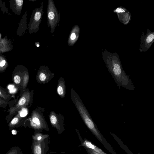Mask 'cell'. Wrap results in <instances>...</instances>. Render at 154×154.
Instances as JSON below:
<instances>
[{
	"label": "cell",
	"instance_id": "obj_10",
	"mask_svg": "<svg viewBox=\"0 0 154 154\" xmlns=\"http://www.w3.org/2000/svg\"><path fill=\"white\" fill-rule=\"evenodd\" d=\"M113 12L117 14L119 20L124 25L127 24L131 20L130 12L123 7L120 6L117 7Z\"/></svg>",
	"mask_w": 154,
	"mask_h": 154
},
{
	"label": "cell",
	"instance_id": "obj_18",
	"mask_svg": "<svg viewBox=\"0 0 154 154\" xmlns=\"http://www.w3.org/2000/svg\"><path fill=\"white\" fill-rule=\"evenodd\" d=\"M6 154H23L21 149L18 146L11 147Z\"/></svg>",
	"mask_w": 154,
	"mask_h": 154
},
{
	"label": "cell",
	"instance_id": "obj_9",
	"mask_svg": "<svg viewBox=\"0 0 154 154\" xmlns=\"http://www.w3.org/2000/svg\"><path fill=\"white\" fill-rule=\"evenodd\" d=\"M54 76V74L48 66L42 65L40 66L38 70L36 79L38 83L45 84L48 82Z\"/></svg>",
	"mask_w": 154,
	"mask_h": 154
},
{
	"label": "cell",
	"instance_id": "obj_7",
	"mask_svg": "<svg viewBox=\"0 0 154 154\" xmlns=\"http://www.w3.org/2000/svg\"><path fill=\"white\" fill-rule=\"evenodd\" d=\"M51 125L61 134L64 131V117L61 114L56 113L54 111L50 112L49 116Z\"/></svg>",
	"mask_w": 154,
	"mask_h": 154
},
{
	"label": "cell",
	"instance_id": "obj_23",
	"mask_svg": "<svg viewBox=\"0 0 154 154\" xmlns=\"http://www.w3.org/2000/svg\"><path fill=\"white\" fill-rule=\"evenodd\" d=\"M7 104L0 102V106L2 107L3 106H5Z\"/></svg>",
	"mask_w": 154,
	"mask_h": 154
},
{
	"label": "cell",
	"instance_id": "obj_19",
	"mask_svg": "<svg viewBox=\"0 0 154 154\" xmlns=\"http://www.w3.org/2000/svg\"><path fill=\"white\" fill-rule=\"evenodd\" d=\"M88 154H100L88 148L85 147Z\"/></svg>",
	"mask_w": 154,
	"mask_h": 154
},
{
	"label": "cell",
	"instance_id": "obj_11",
	"mask_svg": "<svg viewBox=\"0 0 154 154\" xmlns=\"http://www.w3.org/2000/svg\"><path fill=\"white\" fill-rule=\"evenodd\" d=\"M43 2H42L40 6L35 10L33 19V29L35 32H38L40 25L41 22L43 15Z\"/></svg>",
	"mask_w": 154,
	"mask_h": 154
},
{
	"label": "cell",
	"instance_id": "obj_20",
	"mask_svg": "<svg viewBox=\"0 0 154 154\" xmlns=\"http://www.w3.org/2000/svg\"><path fill=\"white\" fill-rule=\"evenodd\" d=\"M16 2L17 5L19 6H21L23 4V0H16Z\"/></svg>",
	"mask_w": 154,
	"mask_h": 154
},
{
	"label": "cell",
	"instance_id": "obj_4",
	"mask_svg": "<svg viewBox=\"0 0 154 154\" xmlns=\"http://www.w3.org/2000/svg\"><path fill=\"white\" fill-rule=\"evenodd\" d=\"M47 25L50 27L51 32H53L58 24L60 19V14L57 11L53 0L48 1L47 11Z\"/></svg>",
	"mask_w": 154,
	"mask_h": 154
},
{
	"label": "cell",
	"instance_id": "obj_6",
	"mask_svg": "<svg viewBox=\"0 0 154 154\" xmlns=\"http://www.w3.org/2000/svg\"><path fill=\"white\" fill-rule=\"evenodd\" d=\"M49 136L40 140H32V154H47L49 149Z\"/></svg>",
	"mask_w": 154,
	"mask_h": 154
},
{
	"label": "cell",
	"instance_id": "obj_3",
	"mask_svg": "<svg viewBox=\"0 0 154 154\" xmlns=\"http://www.w3.org/2000/svg\"><path fill=\"white\" fill-rule=\"evenodd\" d=\"M42 109L38 107L32 112L29 119V127L34 130L47 131L49 128L42 113Z\"/></svg>",
	"mask_w": 154,
	"mask_h": 154
},
{
	"label": "cell",
	"instance_id": "obj_12",
	"mask_svg": "<svg viewBox=\"0 0 154 154\" xmlns=\"http://www.w3.org/2000/svg\"><path fill=\"white\" fill-rule=\"evenodd\" d=\"M29 75L28 73L24 75H14L13 77L14 83L18 88H25L28 82Z\"/></svg>",
	"mask_w": 154,
	"mask_h": 154
},
{
	"label": "cell",
	"instance_id": "obj_2",
	"mask_svg": "<svg viewBox=\"0 0 154 154\" xmlns=\"http://www.w3.org/2000/svg\"><path fill=\"white\" fill-rule=\"evenodd\" d=\"M70 93L72 100L85 125L100 141L103 142L101 136L79 95L72 88Z\"/></svg>",
	"mask_w": 154,
	"mask_h": 154
},
{
	"label": "cell",
	"instance_id": "obj_8",
	"mask_svg": "<svg viewBox=\"0 0 154 154\" xmlns=\"http://www.w3.org/2000/svg\"><path fill=\"white\" fill-rule=\"evenodd\" d=\"M154 42V32L151 31L147 29L146 35L142 32L140 39L139 50L141 52H144L148 51Z\"/></svg>",
	"mask_w": 154,
	"mask_h": 154
},
{
	"label": "cell",
	"instance_id": "obj_15",
	"mask_svg": "<svg viewBox=\"0 0 154 154\" xmlns=\"http://www.w3.org/2000/svg\"><path fill=\"white\" fill-rule=\"evenodd\" d=\"M57 92L61 98L65 97L66 94V88L65 80L62 77H60L58 82Z\"/></svg>",
	"mask_w": 154,
	"mask_h": 154
},
{
	"label": "cell",
	"instance_id": "obj_13",
	"mask_svg": "<svg viewBox=\"0 0 154 154\" xmlns=\"http://www.w3.org/2000/svg\"><path fill=\"white\" fill-rule=\"evenodd\" d=\"M80 33V28L77 25L72 27L69 36L67 43L69 46L73 45L78 40Z\"/></svg>",
	"mask_w": 154,
	"mask_h": 154
},
{
	"label": "cell",
	"instance_id": "obj_5",
	"mask_svg": "<svg viewBox=\"0 0 154 154\" xmlns=\"http://www.w3.org/2000/svg\"><path fill=\"white\" fill-rule=\"evenodd\" d=\"M33 91H27L22 94L17 103L9 110V115H13L19 109L27 106L32 103L33 99Z\"/></svg>",
	"mask_w": 154,
	"mask_h": 154
},
{
	"label": "cell",
	"instance_id": "obj_21",
	"mask_svg": "<svg viewBox=\"0 0 154 154\" xmlns=\"http://www.w3.org/2000/svg\"><path fill=\"white\" fill-rule=\"evenodd\" d=\"M6 61L5 60H3L0 63V66H4L5 64Z\"/></svg>",
	"mask_w": 154,
	"mask_h": 154
},
{
	"label": "cell",
	"instance_id": "obj_1",
	"mask_svg": "<svg viewBox=\"0 0 154 154\" xmlns=\"http://www.w3.org/2000/svg\"><path fill=\"white\" fill-rule=\"evenodd\" d=\"M102 54L108 71L119 88L122 87L129 90H134L135 87L133 82L124 70L119 55L106 49L102 51Z\"/></svg>",
	"mask_w": 154,
	"mask_h": 154
},
{
	"label": "cell",
	"instance_id": "obj_17",
	"mask_svg": "<svg viewBox=\"0 0 154 154\" xmlns=\"http://www.w3.org/2000/svg\"><path fill=\"white\" fill-rule=\"evenodd\" d=\"M0 97L7 103L11 98V97L7 91L1 86H0Z\"/></svg>",
	"mask_w": 154,
	"mask_h": 154
},
{
	"label": "cell",
	"instance_id": "obj_22",
	"mask_svg": "<svg viewBox=\"0 0 154 154\" xmlns=\"http://www.w3.org/2000/svg\"><path fill=\"white\" fill-rule=\"evenodd\" d=\"M0 102L4 103L7 104V103L4 101L0 97Z\"/></svg>",
	"mask_w": 154,
	"mask_h": 154
},
{
	"label": "cell",
	"instance_id": "obj_16",
	"mask_svg": "<svg viewBox=\"0 0 154 154\" xmlns=\"http://www.w3.org/2000/svg\"><path fill=\"white\" fill-rule=\"evenodd\" d=\"M21 118L19 114L17 115L8 124V126L10 129L20 126Z\"/></svg>",
	"mask_w": 154,
	"mask_h": 154
},
{
	"label": "cell",
	"instance_id": "obj_14",
	"mask_svg": "<svg viewBox=\"0 0 154 154\" xmlns=\"http://www.w3.org/2000/svg\"><path fill=\"white\" fill-rule=\"evenodd\" d=\"M75 130L78 134L79 138L80 140L81 144L79 146H82L84 147H86L91 149L100 154H107L103 151L101 149H100L93 144L91 142L86 140H83L82 138L79 133L77 129Z\"/></svg>",
	"mask_w": 154,
	"mask_h": 154
}]
</instances>
